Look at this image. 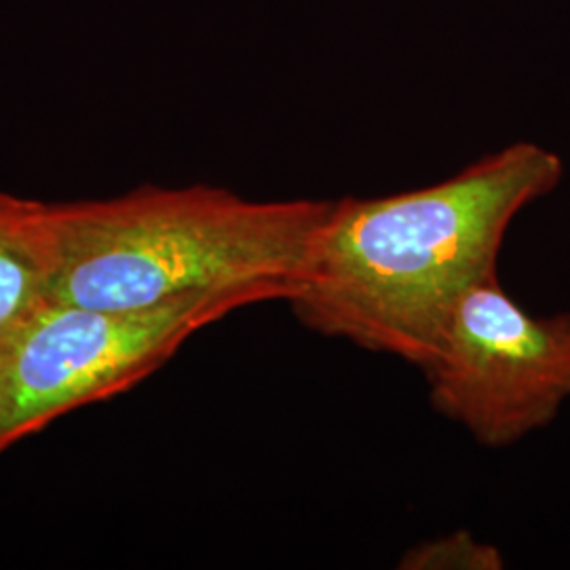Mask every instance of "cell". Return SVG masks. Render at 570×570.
<instances>
[{"mask_svg":"<svg viewBox=\"0 0 570 570\" xmlns=\"http://www.w3.org/2000/svg\"><path fill=\"white\" fill-rule=\"evenodd\" d=\"M419 370L438 414L484 449H510L570 402V311L532 315L494 273L459 298Z\"/></svg>","mask_w":570,"mask_h":570,"instance_id":"277c9868","label":"cell"},{"mask_svg":"<svg viewBox=\"0 0 570 570\" xmlns=\"http://www.w3.org/2000/svg\"><path fill=\"white\" fill-rule=\"evenodd\" d=\"M400 570H503L505 556L497 546L475 539L468 529L421 541L404 551Z\"/></svg>","mask_w":570,"mask_h":570,"instance_id":"8992f818","label":"cell"},{"mask_svg":"<svg viewBox=\"0 0 570 570\" xmlns=\"http://www.w3.org/2000/svg\"><path fill=\"white\" fill-rule=\"evenodd\" d=\"M562 178L560 155L513 142L442 183L332 202L287 305L320 336L421 367L459 298L499 273L513 220Z\"/></svg>","mask_w":570,"mask_h":570,"instance_id":"6da1fadb","label":"cell"},{"mask_svg":"<svg viewBox=\"0 0 570 570\" xmlns=\"http://www.w3.org/2000/svg\"><path fill=\"white\" fill-rule=\"evenodd\" d=\"M245 306L228 294L153 308L47 301L0 343V454L72 410L136 387L193 334Z\"/></svg>","mask_w":570,"mask_h":570,"instance_id":"3957f363","label":"cell"},{"mask_svg":"<svg viewBox=\"0 0 570 570\" xmlns=\"http://www.w3.org/2000/svg\"><path fill=\"white\" fill-rule=\"evenodd\" d=\"M332 202H252L209 184H146L49 204L61 265L51 301L153 308L195 294L287 303Z\"/></svg>","mask_w":570,"mask_h":570,"instance_id":"7a4b0ae2","label":"cell"},{"mask_svg":"<svg viewBox=\"0 0 570 570\" xmlns=\"http://www.w3.org/2000/svg\"><path fill=\"white\" fill-rule=\"evenodd\" d=\"M60 265L49 204L0 193V343L51 301Z\"/></svg>","mask_w":570,"mask_h":570,"instance_id":"5b68a950","label":"cell"}]
</instances>
